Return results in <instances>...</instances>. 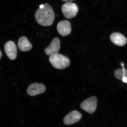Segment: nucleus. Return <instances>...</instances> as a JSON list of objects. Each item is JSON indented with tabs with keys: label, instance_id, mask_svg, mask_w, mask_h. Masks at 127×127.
<instances>
[{
	"label": "nucleus",
	"instance_id": "nucleus-14",
	"mask_svg": "<svg viewBox=\"0 0 127 127\" xmlns=\"http://www.w3.org/2000/svg\"><path fill=\"white\" fill-rule=\"evenodd\" d=\"M122 81L124 82L127 83V78L125 77H123L122 79Z\"/></svg>",
	"mask_w": 127,
	"mask_h": 127
},
{
	"label": "nucleus",
	"instance_id": "nucleus-7",
	"mask_svg": "<svg viewBox=\"0 0 127 127\" xmlns=\"http://www.w3.org/2000/svg\"><path fill=\"white\" fill-rule=\"evenodd\" d=\"M57 30L61 35L63 36L68 35L71 32L70 22L67 20L61 21L58 24Z\"/></svg>",
	"mask_w": 127,
	"mask_h": 127
},
{
	"label": "nucleus",
	"instance_id": "nucleus-9",
	"mask_svg": "<svg viewBox=\"0 0 127 127\" xmlns=\"http://www.w3.org/2000/svg\"><path fill=\"white\" fill-rule=\"evenodd\" d=\"M46 89V87L43 84L34 83L28 87L27 93L30 96H34L45 92Z\"/></svg>",
	"mask_w": 127,
	"mask_h": 127
},
{
	"label": "nucleus",
	"instance_id": "nucleus-1",
	"mask_svg": "<svg viewBox=\"0 0 127 127\" xmlns=\"http://www.w3.org/2000/svg\"><path fill=\"white\" fill-rule=\"evenodd\" d=\"M42 8H39L35 13L36 21L42 26H51L55 19V14L52 7L47 3L43 5Z\"/></svg>",
	"mask_w": 127,
	"mask_h": 127
},
{
	"label": "nucleus",
	"instance_id": "nucleus-15",
	"mask_svg": "<svg viewBox=\"0 0 127 127\" xmlns=\"http://www.w3.org/2000/svg\"><path fill=\"white\" fill-rule=\"evenodd\" d=\"M62 1L66 2H71L72 1H73L74 0H62Z\"/></svg>",
	"mask_w": 127,
	"mask_h": 127
},
{
	"label": "nucleus",
	"instance_id": "nucleus-2",
	"mask_svg": "<svg viewBox=\"0 0 127 127\" xmlns=\"http://www.w3.org/2000/svg\"><path fill=\"white\" fill-rule=\"evenodd\" d=\"M49 61L54 67L58 69H63L69 66L70 63L68 58L60 54L50 56Z\"/></svg>",
	"mask_w": 127,
	"mask_h": 127
},
{
	"label": "nucleus",
	"instance_id": "nucleus-12",
	"mask_svg": "<svg viewBox=\"0 0 127 127\" xmlns=\"http://www.w3.org/2000/svg\"><path fill=\"white\" fill-rule=\"evenodd\" d=\"M114 75L116 78L122 80L123 77V68L116 70L114 72Z\"/></svg>",
	"mask_w": 127,
	"mask_h": 127
},
{
	"label": "nucleus",
	"instance_id": "nucleus-16",
	"mask_svg": "<svg viewBox=\"0 0 127 127\" xmlns=\"http://www.w3.org/2000/svg\"><path fill=\"white\" fill-rule=\"evenodd\" d=\"M1 56H2V53H1V51L0 50V59H1Z\"/></svg>",
	"mask_w": 127,
	"mask_h": 127
},
{
	"label": "nucleus",
	"instance_id": "nucleus-13",
	"mask_svg": "<svg viewBox=\"0 0 127 127\" xmlns=\"http://www.w3.org/2000/svg\"><path fill=\"white\" fill-rule=\"evenodd\" d=\"M121 66L122 67V68L123 70V77H125L127 78V70H126L124 68V64L122 62L121 63Z\"/></svg>",
	"mask_w": 127,
	"mask_h": 127
},
{
	"label": "nucleus",
	"instance_id": "nucleus-3",
	"mask_svg": "<svg viewBox=\"0 0 127 127\" xmlns=\"http://www.w3.org/2000/svg\"><path fill=\"white\" fill-rule=\"evenodd\" d=\"M62 11L67 19H70L77 15L78 11L77 5L73 2H66L62 6Z\"/></svg>",
	"mask_w": 127,
	"mask_h": 127
},
{
	"label": "nucleus",
	"instance_id": "nucleus-17",
	"mask_svg": "<svg viewBox=\"0 0 127 127\" xmlns=\"http://www.w3.org/2000/svg\"><path fill=\"white\" fill-rule=\"evenodd\" d=\"M43 5H41L40 6V8H42L43 7Z\"/></svg>",
	"mask_w": 127,
	"mask_h": 127
},
{
	"label": "nucleus",
	"instance_id": "nucleus-6",
	"mask_svg": "<svg viewBox=\"0 0 127 127\" xmlns=\"http://www.w3.org/2000/svg\"><path fill=\"white\" fill-rule=\"evenodd\" d=\"M60 48V40L58 37H56L53 39L49 46L45 49V52L48 56H52L58 54Z\"/></svg>",
	"mask_w": 127,
	"mask_h": 127
},
{
	"label": "nucleus",
	"instance_id": "nucleus-11",
	"mask_svg": "<svg viewBox=\"0 0 127 127\" xmlns=\"http://www.w3.org/2000/svg\"><path fill=\"white\" fill-rule=\"evenodd\" d=\"M18 45L19 49L22 51H28L32 48L31 43L28 41L27 37L22 36L18 40Z\"/></svg>",
	"mask_w": 127,
	"mask_h": 127
},
{
	"label": "nucleus",
	"instance_id": "nucleus-5",
	"mask_svg": "<svg viewBox=\"0 0 127 127\" xmlns=\"http://www.w3.org/2000/svg\"><path fill=\"white\" fill-rule=\"evenodd\" d=\"M4 50L6 54L9 59L14 60L17 56V48L14 42L9 41L4 45Z\"/></svg>",
	"mask_w": 127,
	"mask_h": 127
},
{
	"label": "nucleus",
	"instance_id": "nucleus-8",
	"mask_svg": "<svg viewBox=\"0 0 127 127\" xmlns=\"http://www.w3.org/2000/svg\"><path fill=\"white\" fill-rule=\"evenodd\" d=\"M82 118L81 114L76 110L69 113L64 119V123L66 125H71L77 122Z\"/></svg>",
	"mask_w": 127,
	"mask_h": 127
},
{
	"label": "nucleus",
	"instance_id": "nucleus-10",
	"mask_svg": "<svg viewBox=\"0 0 127 127\" xmlns=\"http://www.w3.org/2000/svg\"><path fill=\"white\" fill-rule=\"evenodd\" d=\"M111 41L114 44L119 46H123L127 43V40L125 37L119 32H114L110 37Z\"/></svg>",
	"mask_w": 127,
	"mask_h": 127
},
{
	"label": "nucleus",
	"instance_id": "nucleus-4",
	"mask_svg": "<svg viewBox=\"0 0 127 127\" xmlns=\"http://www.w3.org/2000/svg\"><path fill=\"white\" fill-rule=\"evenodd\" d=\"M97 102V98L93 96L82 102L80 105V107L88 113H93L96 109Z\"/></svg>",
	"mask_w": 127,
	"mask_h": 127
}]
</instances>
